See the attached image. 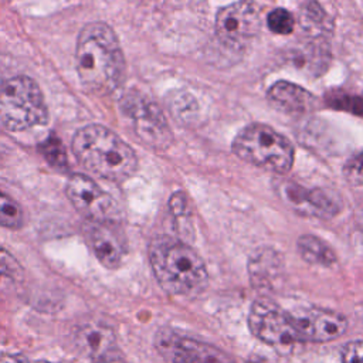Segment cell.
Instances as JSON below:
<instances>
[{
    "label": "cell",
    "instance_id": "6da1fadb",
    "mask_svg": "<svg viewBox=\"0 0 363 363\" xmlns=\"http://www.w3.org/2000/svg\"><path fill=\"white\" fill-rule=\"evenodd\" d=\"M78 78L89 94L105 95L116 89L125 72V60L112 28L101 21L86 24L75 50Z\"/></svg>",
    "mask_w": 363,
    "mask_h": 363
},
{
    "label": "cell",
    "instance_id": "7a4b0ae2",
    "mask_svg": "<svg viewBox=\"0 0 363 363\" xmlns=\"http://www.w3.org/2000/svg\"><path fill=\"white\" fill-rule=\"evenodd\" d=\"M72 152L82 167L111 182L126 180L138 167L132 147L102 125L81 128L74 135Z\"/></svg>",
    "mask_w": 363,
    "mask_h": 363
},
{
    "label": "cell",
    "instance_id": "3957f363",
    "mask_svg": "<svg viewBox=\"0 0 363 363\" xmlns=\"http://www.w3.org/2000/svg\"><path fill=\"white\" fill-rule=\"evenodd\" d=\"M149 259L160 286L172 295L200 294L208 282V274L200 255L187 244L157 237L150 242Z\"/></svg>",
    "mask_w": 363,
    "mask_h": 363
},
{
    "label": "cell",
    "instance_id": "277c9868",
    "mask_svg": "<svg viewBox=\"0 0 363 363\" xmlns=\"http://www.w3.org/2000/svg\"><path fill=\"white\" fill-rule=\"evenodd\" d=\"M233 150L244 162L274 173L289 172L295 156L294 146L285 136L261 123L241 129L233 142Z\"/></svg>",
    "mask_w": 363,
    "mask_h": 363
},
{
    "label": "cell",
    "instance_id": "5b68a950",
    "mask_svg": "<svg viewBox=\"0 0 363 363\" xmlns=\"http://www.w3.org/2000/svg\"><path fill=\"white\" fill-rule=\"evenodd\" d=\"M0 121L10 130H26L47 122V106L35 81L16 75L0 82Z\"/></svg>",
    "mask_w": 363,
    "mask_h": 363
},
{
    "label": "cell",
    "instance_id": "8992f818",
    "mask_svg": "<svg viewBox=\"0 0 363 363\" xmlns=\"http://www.w3.org/2000/svg\"><path fill=\"white\" fill-rule=\"evenodd\" d=\"M248 326L257 339L277 349H289L301 340L288 311L269 299H258L252 303Z\"/></svg>",
    "mask_w": 363,
    "mask_h": 363
},
{
    "label": "cell",
    "instance_id": "52a82bcc",
    "mask_svg": "<svg viewBox=\"0 0 363 363\" xmlns=\"http://www.w3.org/2000/svg\"><path fill=\"white\" fill-rule=\"evenodd\" d=\"M122 108L132 119L135 132L143 143L159 150L172 145L173 135L157 105L139 94H129L123 98Z\"/></svg>",
    "mask_w": 363,
    "mask_h": 363
},
{
    "label": "cell",
    "instance_id": "ba28073f",
    "mask_svg": "<svg viewBox=\"0 0 363 363\" xmlns=\"http://www.w3.org/2000/svg\"><path fill=\"white\" fill-rule=\"evenodd\" d=\"M67 196L72 206L92 223H116L121 218L112 196L88 176L72 174L67 183Z\"/></svg>",
    "mask_w": 363,
    "mask_h": 363
},
{
    "label": "cell",
    "instance_id": "9c48e42d",
    "mask_svg": "<svg viewBox=\"0 0 363 363\" xmlns=\"http://www.w3.org/2000/svg\"><path fill=\"white\" fill-rule=\"evenodd\" d=\"M258 30L259 13L252 0H238L217 13L216 34L228 47H242Z\"/></svg>",
    "mask_w": 363,
    "mask_h": 363
},
{
    "label": "cell",
    "instance_id": "30bf717a",
    "mask_svg": "<svg viewBox=\"0 0 363 363\" xmlns=\"http://www.w3.org/2000/svg\"><path fill=\"white\" fill-rule=\"evenodd\" d=\"M279 194L285 203L302 216L332 218L342 208L340 197L328 189H306L294 182H285L279 186Z\"/></svg>",
    "mask_w": 363,
    "mask_h": 363
},
{
    "label": "cell",
    "instance_id": "8fae6325",
    "mask_svg": "<svg viewBox=\"0 0 363 363\" xmlns=\"http://www.w3.org/2000/svg\"><path fill=\"white\" fill-rule=\"evenodd\" d=\"M288 315L301 340L329 342L340 337L347 329L346 318L328 309L298 308L288 311Z\"/></svg>",
    "mask_w": 363,
    "mask_h": 363
},
{
    "label": "cell",
    "instance_id": "7c38bea8",
    "mask_svg": "<svg viewBox=\"0 0 363 363\" xmlns=\"http://www.w3.org/2000/svg\"><path fill=\"white\" fill-rule=\"evenodd\" d=\"M156 345L173 363H234L224 350L191 337H180L163 332L156 337Z\"/></svg>",
    "mask_w": 363,
    "mask_h": 363
},
{
    "label": "cell",
    "instance_id": "4fadbf2b",
    "mask_svg": "<svg viewBox=\"0 0 363 363\" xmlns=\"http://www.w3.org/2000/svg\"><path fill=\"white\" fill-rule=\"evenodd\" d=\"M74 342L78 350L94 363H116L121 357L113 330L98 322H88L75 329Z\"/></svg>",
    "mask_w": 363,
    "mask_h": 363
},
{
    "label": "cell",
    "instance_id": "5bb4252c",
    "mask_svg": "<svg viewBox=\"0 0 363 363\" xmlns=\"http://www.w3.org/2000/svg\"><path fill=\"white\" fill-rule=\"evenodd\" d=\"M86 238L98 261L109 268H118L122 264L125 241L115 227V223H92L86 230Z\"/></svg>",
    "mask_w": 363,
    "mask_h": 363
},
{
    "label": "cell",
    "instance_id": "9a60e30c",
    "mask_svg": "<svg viewBox=\"0 0 363 363\" xmlns=\"http://www.w3.org/2000/svg\"><path fill=\"white\" fill-rule=\"evenodd\" d=\"M268 98L279 109L289 113H305L315 106V98L311 92L288 81L275 82L268 89Z\"/></svg>",
    "mask_w": 363,
    "mask_h": 363
},
{
    "label": "cell",
    "instance_id": "2e32d148",
    "mask_svg": "<svg viewBox=\"0 0 363 363\" xmlns=\"http://www.w3.org/2000/svg\"><path fill=\"white\" fill-rule=\"evenodd\" d=\"M250 278L257 288H271L282 272V258L272 248H259L248 264Z\"/></svg>",
    "mask_w": 363,
    "mask_h": 363
},
{
    "label": "cell",
    "instance_id": "e0dca14e",
    "mask_svg": "<svg viewBox=\"0 0 363 363\" xmlns=\"http://www.w3.org/2000/svg\"><path fill=\"white\" fill-rule=\"evenodd\" d=\"M298 250L301 257L312 265L330 267L336 262V254L333 250L323 240L315 235H301L298 238Z\"/></svg>",
    "mask_w": 363,
    "mask_h": 363
},
{
    "label": "cell",
    "instance_id": "ac0fdd59",
    "mask_svg": "<svg viewBox=\"0 0 363 363\" xmlns=\"http://www.w3.org/2000/svg\"><path fill=\"white\" fill-rule=\"evenodd\" d=\"M23 224L21 207L3 191H0V225L6 228H18Z\"/></svg>",
    "mask_w": 363,
    "mask_h": 363
},
{
    "label": "cell",
    "instance_id": "d6986e66",
    "mask_svg": "<svg viewBox=\"0 0 363 363\" xmlns=\"http://www.w3.org/2000/svg\"><path fill=\"white\" fill-rule=\"evenodd\" d=\"M302 26L311 34H315L316 31L322 33L326 28V14L318 3L309 1V4L303 7Z\"/></svg>",
    "mask_w": 363,
    "mask_h": 363
},
{
    "label": "cell",
    "instance_id": "ffe728a7",
    "mask_svg": "<svg viewBox=\"0 0 363 363\" xmlns=\"http://www.w3.org/2000/svg\"><path fill=\"white\" fill-rule=\"evenodd\" d=\"M170 109L180 121L191 119L197 112V104L190 94L177 92L170 102Z\"/></svg>",
    "mask_w": 363,
    "mask_h": 363
},
{
    "label": "cell",
    "instance_id": "44dd1931",
    "mask_svg": "<svg viewBox=\"0 0 363 363\" xmlns=\"http://www.w3.org/2000/svg\"><path fill=\"white\" fill-rule=\"evenodd\" d=\"M267 24L275 34H289L294 30L295 18L285 9H274L267 17Z\"/></svg>",
    "mask_w": 363,
    "mask_h": 363
},
{
    "label": "cell",
    "instance_id": "7402d4cb",
    "mask_svg": "<svg viewBox=\"0 0 363 363\" xmlns=\"http://www.w3.org/2000/svg\"><path fill=\"white\" fill-rule=\"evenodd\" d=\"M41 153L52 166H65L67 164V155L61 140L55 136H50L41 145Z\"/></svg>",
    "mask_w": 363,
    "mask_h": 363
},
{
    "label": "cell",
    "instance_id": "603a6c76",
    "mask_svg": "<svg viewBox=\"0 0 363 363\" xmlns=\"http://www.w3.org/2000/svg\"><path fill=\"white\" fill-rule=\"evenodd\" d=\"M20 277H21V267L18 265L17 259L10 252L0 248V281L1 279L13 281Z\"/></svg>",
    "mask_w": 363,
    "mask_h": 363
},
{
    "label": "cell",
    "instance_id": "cb8c5ba5",
    "mask_svg": "<svg viewBox=\"0 0 363 363\" xmlns=\"http://www.w3.org/2000/svg\"><path fill=\"white\" fill-rule=\"evenodd\" d=\"M345 177L354 186H363V152L354 155L345 164Z\"/></svg>",
    "mask_w": 363,
    "mask_h": 363
},
{
    "label": "cell",
    "instance_id": "d4e9b609",
    "mask_svg": "<svg viewBox=\"0 0 363 363\" xmlns=\"http://www.w3.org/2000/svg\"><path fill=\"white\" fill-rule=\"evenodd\" d=\"M343 363H363V340L347 343L342 352Z\"/></svg>",
    "mask_w": 363,
    "mask_h": 363
},
{
    "label": "cell",
    "instance_id": "484cf974",
    "mask_svg": "<svg viewBox=\"0 0 363 363\" xmlns=\"http://www.w3.org/2000/svg\"><path fill=\"white\" fill-rule=\"evenodd\" d=\"M170 210L176 217H180L182 214H186L187 211V201L186 197L182 193H176L170 199Z\"/></svg>",
    "mask_w": 363,
    "mask_h": 363
},
{
    "label": "cell",
    "instance_id": "4316f807",
    "mask_svg": "<svg viewBox=\"0 0 363 363\" xmlns=\"http://www.w3.org/2000/svg\"><path fill=\"white\" fill-rule=\"evenodd\" d=\"M0 363H28V362L20 354H6L0 359Z\"/></svg>",
    "mask_w": 363,
    "mask_h": 363
},
{
    "label": "cell",
    "instance_id": "83f0119b",
    "mask_svg": "<svg viewBox=\"0 0 363 363\" xmlns=\"http://www.w3.org/2000/svg\"><path fill=\"white\" fill-rule=\"evenodd\" d=\"M357 227H359L360 233L363 234V208H360V211L357 214Z\"/></svg>",
    "mask_w": 363,
    "mask_h": 363
},
{
    "label": "cell",
    "instance_id": "f1b7e54d",
    "mask_svg": "<svg viewBox=\"0 0 363 363\" xmlns=\"http://www.w3.org/2000/svg\"><path fill=\"white\" fill-rule=\"evenodd\" d=\"M34 363H50V362H45V360H37V362H34Z\"/></svg>",
    "mask_w": 363,
    "mask_h": 363
}]
</instances>
